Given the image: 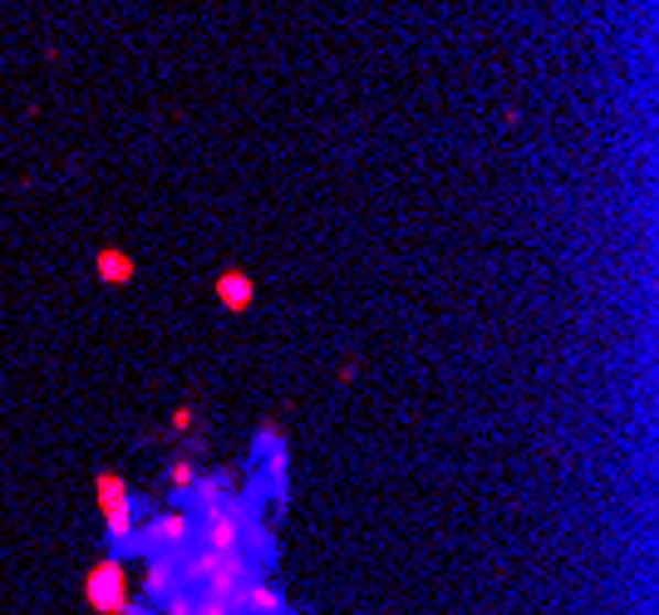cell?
I'll return each mask as SVG.
<instances>
[{
	"instance_id": "cell-6",
	"label": "cell",
	"mask_w": 659,
	"mask_h": 615,
	"mask_svg": "<svg viewBox=\"0 0 659 615\" xmlns=\"http://www.w3.org/2000/svg\"><path fill=\"white\" fill-rule=\"evenodd\" d=\"M197 478H202V468H197L193 458H177L173 468H168V487H173L177 497H187V493H193V487H197Z\"/></svg>"
},
{
	"instance_id": "cell-1",
	"label": "cell",
	"mask_w": 659,
	"mask_h": 615,
	"mask_svg": "<svg viewBox=\"0 0 659 615\" xmlns=\"http://www.w3.org/2000/svg\"><path fill=\"white\" fill-rule=\"evenodd\" d=\"M94 497H99L104 537H109L114 547H129V542H133V532H138V522H133V512H138V497L129 493V483H123L114 468H104L99 478H94Z\"/></svg>"
},
{
	"instance_id": "cell-2",
	"label": "cell",
	"mask_w": 659,
	"mask_h": 615,
	"mask_svg": "<svg viewBox=\"0 0 659 615\" xmlns=\"http://www.w3.org/2000/svg\"><path fill=\"white\" fill-rule=\"evenodd\" d=\"M84 606L94 615H129V571L119 557H104L84 571Z\"/></svg>"
},
{
	"instance_id": "cell-4",
	"label": "cell",
	"mask_w": 659,
	"mask_h": 615,
	"mask_svg": "<svg viewBox=\"0 0 659 615\" xmlns=\"http://www.w3.org/2000/svg\"><path fill=\"white\" fill-rule=\"evenodd\" d=\"M217 301L227 305L231 315L251 311V301H257V281H251L247 271H237V267H231V271H222V276H217Z\"/></svg>"
},
{
	"instance_id": "cell-7",
	"label": "cell",
	"mask_w": 659,
	"mask_h": 615,
	"mask_svg": "<svg viewBox=\"0 0 659 615\" xmlns=\"http://www.w3.org/2000/svg\"><path fill=\"white\" fill-rule=\"evenodd\" d=\"M168 433H193V409H177L173 423H168Z\"/></svg>"
},
{
	"instance_id": "cell-3",
	"label": "cell",
	"mask_w": 659,
	"mask_h": 615,
	"mask_svg": "<svg viewBox=\"0 0 659 615\" xmlns=\"http://www.w3.org/2000/svg\"><path fill=\"white\" fill-rule=\"evenodd\" d=\"M187 537H193V517L183 512V507H168V512H153L143 522V532H133V542L148 547V557L153 551H177L187 547Z\"/></svg>"
},
{
	"instance_id": "cell-5",
	"label": "cell",
	"mask_w": 659,
	"mask_h": 615,
	"mask_svg": "<svg viewBox=\"0 0 659 615\" xmlns=\"http://www.w3.org/2000/svg\"><path fill=\"white\" fill-rule=\"evenodd\" d=\"M94 271H99V281L104 285H129L133 281V257L129 251H114V247H104L99 257H94Z\"/></svg>"
}]
</instances>
